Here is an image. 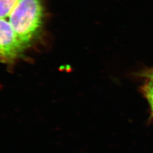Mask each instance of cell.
<instances>
[{
  "mask_svg": "<svg viewBox=\"0 0 153 153\" xmlns=\"http://www.w3.org/2000/svg\"><path fill=\"white\" fill-rule=\"evenodd\" d=\"M42 0H19L8 21L26 48L41 27L43 17Z\"/></svg>",
  "mask_w": 153,
  "mask_h": 153,
  "instance_id": "6da1fadb",
  "label": "cell"
},
{
  "mask_svg": "<svg viewBox=\"0 0 153 153\" xmlns=\"http://www.w3.org/2000/svg\"><path fill=\"white\" fill-rule=\"evenodd\" d=\"M25 49L8 21L0 19V61L16 58Z\"/></svg>",
  "mask_w": 153,
  "mask_h": 153,
  "instance_id": "7a4b0ae2",
  "label": "cell"
},
{
  "mask_svg": "<svg viewBox=\"0 0 153 153\" xmlns=\"http://www.w3.org/2000/svg\"><path fill=\"white\" fill-rule=\"evenodd\" d=\"M19 0H0V19H8Z\"/></svg>",
  "mask_w": 153,
  "mask_h": 153,
  "instance_id": "3957f363",
  "label": "cell"
},
{
  "mask_svg": "<svg viewBox=\"0 0 153 153\" xmlns=\"http://www.w3.org/2000/svg\"><path fill=\"white\" fill-rule=\"evenodd\" d=\"M142 91L143 95L147 99L151 107H153V79L146 78V80L143 85Z\"/></svg>",
  "mask_w": 153,
  "mask_h": 153,
  "instance_id": "277c9868",
  "label": "cell"
},
{
  "mask_svg": "<svg viewBox=\"0 0 153 153\" xmlns=\"http://www.w3.org/2000/svg\"><path fill=\"white\" fill-rule=\"evenodd\" d=\"M146 78H152L153 79V70L147 71L145 74Z\"/></svg>",
  "mask_w": 153,
  "mask_h": 153,
  "instance_id": "5b68a950",
  "label": "cell"
},
{
  "mask_svg": "<svg viewBox=\"0 0 153 153\" xmlns=\"http://www.w3.org/2000/svg\"><path fill=\"white\" fill-rule=\"evenodd\" d=\"M151 109H152V112L153 113V107H151Z\"/></svg>",
  "mask_w": 153,
  "mask_h": 153,
  "instance_id": "8992f818",
  "label": "cell"
}]
</instances>
